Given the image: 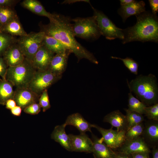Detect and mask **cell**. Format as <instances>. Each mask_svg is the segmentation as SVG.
I'll return each instance as SVG.
<instances>
[{
  "mask_svg": "<svg viewBox=\"0 0 158 158\" xmlns=\"http://www.w3.org/2000/svg\"><path fill=\"white\" fill-rule=\"evenodd\" d=\"M53 15V18L49 23L42 26L41 31L60 42L71 53L74 54L79 61L85 59L98 64L99 62L93 54L75 39L71 18L61 14Z\"/></svg>",
  "mask_w": 158,
  "mask_h": 158,
  "instance_id": "obj_1",
  "label": "cell"
},
{
  "mask_svg": "<svg viewBox=\"0 0 158 158\" xmlns=\"http://www.w3.org/2000/svg\"><path fill=\"white\" fill-rule=\"evenodd\" d=\"M133 26L123 29L122 44L133 41L158 42V18L157 15L146 11L135 16Z\"/></svg>",
  "mask_w": 158,
  "mask_h": 158,
  "instance_id": "obj_2",
  "label": "cell"
},
{
  "mask_svg": "<svg viewBox=\"0 0 158 158\" xmlns=\"http://www.w3.org/2000/svg\"><path fill=\"white\" fill-rule=\"evenodd\" d=\"M127 83L130 91L134 93L146 106L157 103L158 85L154 75L152 74L147 76L140 75Z\"/></svg>",
  "mask_w": 158,
  "mask_h": 158,
  "instance_id": "obj_3",
  "label": "cell"
},
{
  "mask_svg": "<svg viewBox=\"0 0 158 158\" xmlns=\"http://www.w3.org/2000/svg\"><path fill=\"white\" fill-rule=\"evenodd\" d=\"M36 71L31 63L25 59L18 66L8 67L6 79L16 88L28 87Z\"/></svg>",
  "mask_w": 158,
  "mask_h": 158,
  "instance_id": "obj_4",
  "label": "cell"
},
{
  "mask_svg": "<svg viewBox=\"0 0 158 158\" xmlns=\"http://www.w3.org/2000/svg\"><path fill=\"white\" fill-rule=\"evenodd\" d=\"M75 37L94 40L101 35L94 16L87 18L77 17L71 19Z\"/></svg>",
  "mask_w": 158,
  "mask_h": 158,
  "instance_id": "obj_5",
  "label": "cell"
},
{
  "mask_svg": "<svg viewBox=\"0 0 158 158\" xmlns=\"http://www.w3.org/2000/svg\"><path fill=\"white\" fill-rule=\"evenodd\" d=\"M91 6L101 35L108 40H112L116 38L123 40V29L117 27L103 12L95 8L92 6Z\"/></svg>",
  "mask_w": 158,
  "mask_h": 158,
  "instance_id": "obj_6",
  "label": "cell"
},
{
  "mask_svg": "<svg viewBox=\"0 0 158 158\" xmlns=\"http://www.w3.org/2000/svg\"><path fill=\"white\" fill-rule=\"evenodd\" d=\"M45 35L42 31L27 34L21 37L18 44L23 53L25 58L31 62L34 56L42 45Z\"/></svg>",
  "mask_w": 158,
  "mask_h": 158,
  "instance_id": "obj_7",
  "label": "cell"
},
{
  "mask_svg": "<svg viewBox=\"0 0 158 158\" xmlns=\"http://www.w3.org/2000/svg\"><path fill=\"white\" fill-rule=\"evenodd\" d=\"M61 78L54 75L48 70L37 71L28 87L40 96L43 91L47 90Z\"/></svg>",
  "mask_w": 158,
  "mask_h": 158,
  "instance_id": "obj_8",
  "label": "cell"
},
{
  "mask_svg": "<svg viewBox=\"0 0 158 158\" xmlns=\"http://www.w3.org/2000/svg\"><path fill=\"white\" fill-rule=\"evenodd\" d=\"M94 128L101 133L104 142L111 149L118 148L125 141L126 131L114 130L112 128L105 129L95 124Z\"/></svg>",
  "mask_w": 158,
  "mask_h": 158,
  "instance_id": "obj_9",
  "label": "cell"
},
{
  "mask_svg": "<svg viewBox=\"0 0 158 158\" xmlns=\"http://www.w3.org/2000/svg\"><path fill=\"white\" fill-rule=\"evenodd\" d=\"M40 96L28 87H24L16 88L13 99L16 105L23 110L29 105L38 102Z\"/></svg>",
  "mask_w": 158,
  "mask_h": 158,
  "instance_id": "obj_10",
  "label": "cell"
},
{
  "mask_svg": "<svg viewBox=\"0 0 158 158\" xmlns=\"http://www.w3.org/2000/svg\"><path fill=\"white\" fill-rule=\"evenodd\" d=\"M70 138L71 152L92 153L93 143L85 133L79 135H68Z\"/></svg>",
  "mask_w": 158,
  "mask_h": 158,
  "instance_id": "obj_11",
  "label": "cell"
},
{
  "mask_svg": "<svg viewBox=\"0 0 158 158\" xmlns=\"http://www.w3.org/2000/svg\"><path fill=\"white\" fill-rule=\"evenodd\" d=\"M54 54L42 45L35 54L31 63L37 71L47 70Z\"/></svg>",
  "mask_w": 158,
  "mask_h": 158,
  "instance_id": "obj_12",
  "label": "cell"
},
{
  "mask_svg": "<svg viewBox=\"0 0 158 158\" xmlns=\"http://www.w3.org/2000/svg\"><path fill=\"white\" fill-rule=\"evenodd\" d=\"M118 149L119 152L130 155L138 152H150L147 143L141 136L131 141H125Z\"/></svg>",
  "mask_w": 158,
  "mask_h": 158,
  "instance_id": "obj_13",
  "label": "cell"
},
{
  "mask_svg": "<svg viewBox=\"0 0 158 158\" xmlns=\"http://www.w3.org/2000/svg\"><path fill=\"white\" fill-rule=\"evenodd\" d=\"M71 53L68 50L64 53L54 55L47 70L57 76L62 77L66 69L68 56Z\"/></svg>",
  "mask_w": 158,
  "mask_h": 158,
  "instance_id": "obj_14",
  "label": "cell"
},
{
  "mask_svg": "<svg viewBox=\"0 0 158 158\" xmlns=\"http://www.w3.org/2000/svg\"><path fill=\"white\" fill-rule=\"evenodd\" d=\"M3 55V58L8 67L18 66L22 63L25 59L18 44L11 45Z\"/></svg>",
  "mask_w": 158,
  "mask_h": 158,
  "instance_id": "obj_15",
  "label": "cell"
},
{
  "mask_svg": "<svg viewBox=\"0 0 158 158\" xmlns=\"http://www.w3.org/2000/svg\"><path fill=\"white\" fill-rule=\"evenodd\" d=\"M93 146L92 153L94 158H115V152L108 147L102 138H99L92 134Z\"/></svg>",
  "mask_w": 158,
  "mask_h": 158,
  "instance_id": "obj_16",
  "label": "cell"
},
{
  "mask_svg": "<svg viewBox=\"0 0 158 158\" xmlns=\"http://www.w3.org/2000/svg\"><path fill=\"white\" fill-rule=\"evenodd\" d=\"M145 3L143 1H135L129 4L121 6L117 12L121 17L123 22L125 23L130 16H136L145 11Z\"/></svg>",
  "mask_w": 158,
  "mask_h": 158,
  "instance_id": "obj_17",
  "label": "cell"
},
{
  "mask_svg": "<svg viewBox=\"0 0 158 158\" xmlns=\"http://www.w3.org/2000/svg\"><path fill=\"white\" fill-rule=\"evenodd\" d=\"M64 123L66 126L69 125L74 126L80 133H85L87 131L92 132L91 128H94V125L89 123L78 113L68 116Z\"/></svg>",
  "mask_w": 158,
  "mask_h": 158,
  "instance_id": "obj_18",
  "label": "cell"
},
{
  "mask_svg": "<svg viewBox=\"0 0 158 158\" xmlns=\"http://www.w3.org/2000/svg\"><path fill=\"white\" fill-rule=\"evenodd\" d=\"M103 121L116 127L118 131L126 132L128 129L126 115L118 110L114 111L107 114L104 117Z\"/></svg>",
  "mask_w": 158,
  "mask_h": 158,
  "instance_id": "obj_19",
  "label": "cell"
},
{
  "mask_svg": "<svg viewBox=\"0 0 158 158\" xmlns=\"http://www.w3.org/2000/svg\"><path fill=\"white\" fill-rule=\"evenodd\" d=\"M66 126L64 123L56 126L51 134V138L59 143L66 150L71 151L70 138L65 130Z\"/></svg>",
  "mask_w": 158,
  "mask_h": 158,
  "instance_id": "obj_20",
  "label": "cell"
},
{
  "mask_svg": "<svg viewBox=\"0 0 158 158\" xmlns=\"http://www.w3.org/2000/svg\"><path fill=\"white\" fill-rule=\"evenodd\" d=\"M142 136L146 142L152 145L156 144L158 141V121L150 120L147 122Z\"/></svg>",
  "mask_w": 158,
  "mask_h": 158,
  "instance_id": "obj_21",
  "label": "cell"
},
{
  "mask_svg": "<svg viewBox=\"0 0 158 158\" xmlns=\"http://www.w3.org/2000/svg\"><path fill=\"white\" fill-rule=\"evenodd\" d=\"M0 31L12 36H19L21 37L27 35L17 17L0 28Z\"/></svg>",
  "mask_w": 158,
  "mask_h": 158,
  "instance_id": "obj_22",
  "label": "cell"
},
{
  "mask_svg": "<svg viewBox=\"0 0 158 158\" xmlns=\"http://www.w3.org/2000/svg\"><path fill=\"white\" fill-rule=\"evenodd\" d=\"M21 4L23 7L34 13L48 18L50 21L53 18V14L47 11L41 4L37 0H25Z\"/></svg>",
  "mask_w": 158,
  "mask_h": 158,
  "instance_id": "obj_23",
  "label": "cell"
},
{
  "mask_svg": "<svg viewBox=\"0 0 158 158\" xmlns=\"http://www.w3.org/2000/svg\"><path fill=\"white\" fill-rule=\"evenodd\" d=\"M42 45L49 50L56 54L64 53L68 50L59 41L54 38L45 34Z\"/></svg>",
  "mask_w": 158,
  "mask_h": 158,
  "instance_id": "obj_24",
  "label": "cell"
},
{
  "mask_svg": "<svg viewBox=\"0 0 158 158\" xmlns=\"http://www.w3.org/2000/svg\"><path fill=\"white\" fill-rule=\"evenodd\" d=\"M13 86L6 79L0 80V104L5 105L9 99H13L15 91Z\"/></svg>",
  "mask_w": 158,
  "mask_h": 158,
  "instance_id": "obj_25",
  "label": "cell"
},
{
  "mask_svg": "<svg viewBox=\"0 0 158 158\" xmlns=\"http://www.w3.org/2000/svg\"><path fill=\"white\" fill-rule=\"evenodd\" d=\"M125 110L126 113V116L128 129L143 122L144 121V119L142 114L130 110L128 109H125Z\"/></svg>",
  "mask_w": 158,
  "mask_h": 158,
  "instance_id": "obj_26",
  "label": "cell"
},
{
  "mask_svg": "<svg viewBox=\"0 0 158 158\" xmlns=\"http://www.w3.org/2000/svg\"><path fill=\"white\" fill-rule=\"evenodd\" d=\"M17 17L10 7H0V28Z\"/></svg>",
  "mask_w": 158,
  "mask_h": 158,
  "instance_id": "obj_27",
  "label": "cell"
},
{
  "mask_svg": "<svg viewBox=\"0 0 158 158\" xmlns=\"http://www.w3.org/2000/svg\"><path fill=\"white\" fill-rule=\"evenodd\" d=\"M144 128V125L142 122L129 128L125 133V141H131L141 137Z\"/></svg>",
  "mask_w": 158,
  "mask_h": 158,
  "instance_id": "obj_28",
  "label": "cell"
},
{
  "mask_svg": "<svg viewBox=\"0 0 158 158\" xmlns=\"http://www.w3.org/2000/svg\"><path fill=\"white\" fill-rule=\"evenodd\" d=\"M128 107L129 109L143 114L147 106L130 92L128 94Z\"/></svg>",
  "mask_w": 158,
  "mask_h": 158,
  "instance_id": "obj_29",
  "label": "cell"
},
{
  "mask_svg": "<svg viewBox=\"0 0 158 158\" xmlns=\"http://www.w3.org/2000/svg\"><path fill=\"white\" fill-rule=\"evenodd\" d=\"M14 41L12 36L0 31V56L14 43Z\"/></svg>",
  "mask_w": 158,
  "mask_h": 158,
  "instance_id": "obj_30",
  "label": "cell"
},
{
  "mask_svg": "<svg viewBox=\"0 0 158 158\" xmlns=\"http://www.w3.org/2000/svg\"><path fill=\"white\" fill-rule=\"evenodd\" d=\"M113 59H119L122 61L125 66L132 73L137 75L139 65L138 63L132 58L127 57L124 59L120 57L112 56L111 57Z\"/></svg>",
  "mask_w": 158,
  "mask_h": 158,
  "instance_id": "obj_31",
  "label": "cell"
},
{
  "mask_svg": "<svg viewBox=\"0 0 158 158\" xmlns=\"http://www.w3.org/2000/svg\"><path fill=\"white\" fill-rule=\"evenodd\" d=\"M144 114L150 120L158 121V104L147 107L145 109Z\"/></svg>",
  "mask_w": 158,
  "mask_h": 158,
  "instance_id": "obj_32",
  "label": "cell"
},
{
  "mask_svg": "<svg viewBox=\"0 0 158 158\" xmlns=\"http://www.w3.org/2000/svg\"><path fill=\"white\" fill-rule=\"evenodd\" d=\"M39 103L42 108L43 112L46 111L51 107L47 90L43 91L39 98Z\"/></svg>",
  "mask_w": 158,
  "mask_h": 158,
  "instance_id": "obj_33",
  "label": "cell"
},
{
  "mask_svg": "<svg viewBox=\"0 0 158 158\" xmlns=\"http://www.w3.org/2000/svg\"><path fill=\"white\" fill-rule=\"evenodd\" d=\"M41 108L39 103H35L26 107L23 110L26 114L35 115L38 114L40 112Z\"/></svg>",
  "mask_w": 158,
  "mask_h": 158,
  "instance_id": "obj_34",
  "label": "cell"
},
{
  "mask_svg": "<svg viewBox=\"0 0 158 158\" xmlns=\"http://www.w3.org/2000/svg\"><path fill=\"white\" fill-rule=\"evenodd\" d=\"M8 66L4 59L0 56V77L2 79H5Z\"/></svg>",
  "mask_w": 158,
  "mask_h": 158,
  "instance_id": "obj_35",
  "label": "cell"
},
{
  "mask_svg": "<svg viewBox=\"0 0 158 158\" xmlns=\"http://www.w3.org/2000/svg\"><path fill=\"white\" fill-rule=\"evenodd\" d=\"M149 2L151 9V13L154 15H157L158 12V0H149Z\"/></svg>",
  "mask_w": 158,
  "mask_h": 158,
  "instance_id": "obj_36",
  "label": "cell"
},
{
  "mask_svg": "<svg viewBox=\"0 0 158 158\" xmlns=\"http://www.w3.org/2000/svg\"><path fill=\"white\" fill-rule=\"evenodd\" d=\"M130 155L132 158H150L149 153L145 152L136 153Z\"/></svg>",
  "mask_w": 158,
  "mask_h": 158,
  "instance_id": "obj_37",
  "label": "cell"
},
{
  "mask_svg": "<svg viewBox=\"0 0 158 158\" xmlns=\"http://www.w3.org/2000/svg\"><path fill=\"white\" fill-rule=\"evenodd\" d=\"M16 1L13 0H0V7H10Z\"/></svg>",
  "mask_w": 158,
  "mask_h": 158,
  "instance_id": "obj_38",
  "label": "cell"
},
{
  "mask_svg": "<svg viewBox=\"0 0 158 158\" xmlns=\"http://www.w3.org/2000/svg\"><path fill=\"white\" fill-rule=\"evenodd\" d=\"M22 109L19 106L16 105L11 109V114L13 115L19 116H20Z\"/></svg>",
  "mask_w": 158,
  "mask_h": 158,
  "instance_id": "obj_39",
  "label": "cell"
},
{
  "mask_svg": "<svg viewBox=\"0 0 158 158\" xmlns=\"http://www.w3.org/2000/svg\"><path fill=\"white\" fill-rule=\"evenodd\" d=\"M5 105L7 109L10 110L16 105L15 101L13 99L8 100L6 102Z\"/></svg>",
  "mask_w": 158,
  "mask_h": 158,
  "instance_id": "obj_40",
  "label": "cell"
},
{
  "mask_svg": "<svg viewBox=\"0 0 158 158\" xmlns=\"http://www.w3.org/2000/svg\"><path fill=\"white\" fill-rule=\"evenodd\" d=\"M115 158H132L130 155H128L119 152H115Z\"/></svg>",
  "mask_w": 158,
  "mask_h": 158,
  "instance_id": "obj_41",
  "label": "cell"
},
{
  "mask_svg": "<svg viewBox=\"0 0 158 158\" xmlns=\"http://www.w3.org/2000/svg\"><path fill=\"white\" fill-rule=\"evenodd\" d=\"M135 0H120L121 6L126 5L130 4Z\"/></svg>",
  "mask_w": 158,
  "mask_h": 158,
  "instance_id": "obj_42",
  "label": "cell"
},
{
  "mask_svg": "<svg viewBox=\"0 0 158 158\" xmlns=\"http://www.w3.org/2000/svg\"><path fill=\"white\" fill-rule=\"evenodd\" d=\"M153 158H158V148L154 147L152 151Z\"/></svg>",
  "mask_w": 158,
  "mask_h": 158,
  "instance_id": "obj_43",
  "label": "cell"
},
{
  "mask_svg": "<svg viewBox=\"0 0 158 158\" xmlns=\"http://www.w3.org/2000/svg\"><path fill=\"white\" fill-rule=\"evenodd\" d=\"M84 1L85 2H87V3H89L91 5V4L90 2V1L89 0H66L64 1L63 3H66V4H71L72 2H73V3H74L75 2H79V1Z\"/></svg>",
  "mask_w": 158,
  "mask_h": 158,
  "instance_id": "obj_44",
  "label": "cell"
},
{
  "mask_svg": "<svg viewBox=\"0 0 158 158\" xmlns=\"http://www.w3.org/2000/svg\"><path fill=\"white\" fill-rule=\"evenodd\" d=\"M2 80V79H1L0 78V80Z\"/></svg>",
  "mask_w": 158,
  "mask_h": 158,
  "instance_id": "obj_45",
  "label": "cell"
}]
</instances>
